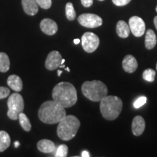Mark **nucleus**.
<instances>
[{
  "label": "nucleus",
  "instance_id": "nucleus-1",
  "mask_svg": "<svg viewBox=\"0 0 157 157\" xmlns=\"http://www.w3.org/2000/svg\"><path fill=\"white\" fill-rule=\"evenodd\" d=\"M52 96L53 101L65 109L73 106L77 102V92L69 82H62L56 84L52 90Z\"/></svg>",
  "mask_w": 157,
  "mask_h": 157
},
{
  "label": "nucleus",
  "instance_id": "nucleus-2",
  "mask_svg": "<svg viewBox=\"0 0 157 157\" xmlns=\"http://www.w3.org/2000/svg\"><path fill=\"white\" fill-rule=\"evenodd\" d=\"M66 116L65 108L55 101L43 103L38 111L39 119L48 124H58Z\"/></svg>",
  "mask_w": 157,
  "mask_h": 157
},
{
  "label": "nucleus",
  "instance_id": "nucleus-3",
  "mask_svg": "<svg viewBox=\"0 0 157 157\" xmlns=\"http://www.w3.org/2000/svg\"><path fill=\"white\" fill-rule=\"evenodd\" d=\"M123 107L121 98L114 95H106L101 101L100 109L105 119L113 121L119 117Z\"/></svg>",
  "mask_w": 157,
  "mask_h": 157
},
{
  "label": "nucleus",
  "instance_id": "nucleus-4",
  "mask_svg": "<svg viewBox=\"0 0 157 157\" xmlns=\"http://www.w3.org/2000/svg\"><path fill=\"white\" fill-rule=\"evenodd\" d=\"M79 127L80 121L77 117L73 115L66 116L58 123L57 135L61 140L68 141L76 136Z\"/></svg>",
  "mask_w": 157,
  "mask_h": 157
},
{
  "label": "nucleus",
  "instance_id": "nucleus-5",
  "mask_svg": "<svg viewBox=\"0 0 157 157\" xmlns=\"http://www.w3.org/2000/svg\"><path fill=\"white\" fill-rule=\"evenodd\" d=\"M82 92L87 99L93 102H101L108 95V88L99 80L87 81L82 86Z\"/></svg>",
  "mask_w": 157,
  "mask_h": 157
},
{
  "label": "nucleus",
  "instance_id": "nucleus-6",
  "mask_svg": "<svg viewBox=\"0 0 157 157\" xmlns=\"http://www.w3.org/2000/svg\"><path fill=\"white\" fill-rule=\"evenodd\" d=\"M7 116L12 120L18 119V116L24 109L23 98L20 94L15 93L11 94L7 101Z\"/></svg>",
  "mask_w": 157,
  "mask_h": 157
},
{
  "label": "nucleus",
  "instance_id": "nucleus-7",
  "mask_svg": "<svg viewBox=\"0 0 157 157\" xmlns=\"http://www.w3.org/2000/svg\"><path fill=\"white\" fill-rule=\"evenodd\" d=\"M100 44V39L93 32H86L82 36V45L85 52L92 53L97 50Z\"/></svg>",
  "mask_w": 157,
  "mask_h": 157
},
{
  "label": "nucleus",
  "instance_id": "nucleus-8",
  "mask_svg": "<svg viewBox=\"0 0 157 157\" xmlns=\"http://www.w3.org/2000/svg\"><path fill=\"white\" fill-rule=\"evenodd\" d=\"M78 21L82 26L86 28L94 29L101 26L103 24V20L98 15L92 13H84L78 17Z\"/></svg>",
  "mask_w": 157,
  "mask_h": 157
},
{
  "label": "nucleus",
  "instance_id": "nucleus-9",
  "mask_svg": "<svg viewBox=\"0 0 157 157\" xmlns=\"http://www.w3.org/2000/svg\"><path fill=\"white\" fill-rule=\"evenodd\" d=\"M129 26L132 34L136 37L142 36L146 31L145 22L138 16H132L129 18Z\"/></svg>",
  "mask_w": 157,
  "mask_h": 157
},
{
  "label": "nucleus",
  "instance_id": "nucleus-10",
  "mask_svg": "<svg viewBox=\"0 0 157 157\" xmlns=\"http://www.w3.org/2000/svg\"><path fill=\"white\" fill-rule=\"evenodd\" d=\"M62 56L58 51L54 50L50 52L45 61V67L48 70L53 71L60 67L61 65Z\"/></svg>",
  "mask_w": 157,
  "mask_h": 157
},
{
  "label": "nucleus",
  "instance_id": "nucleus-11",
  "mask_svg": "<svg viewBox=\"0 0 157 157\" xmlns=\"http://www.w3.org/2000/svg\"><path fill=\"white\" fill-rule=\"evenodd\" d=\"M40 29L45 34L52 36L58 31V27L53 20L50 18L43 19L40 23Z\"/></svg>",
  "mask_w": 157,
  "mask_h": 157
},
{
  "label": "nucleus",
  "instance_id": "nucleus-12",
  "mask_svg": "<svg viewBox=\"0 0 157 157\" xmlns=\"http://www.w3.org/2000/svg\"><path fill=\"white\" fill-rule=\"evenodd\" d=\"M146 128V122L141 116H136L132 120V131L135 136H140L143 133Z\"/></svg>",
  "mask_w": 157,
  "mask_h": 157
},
{
  "label": "nucleus",
  "instance_id": "nucleus-13",
  "mask_svg": "<svg viewBox=\"0 0 157 157\" xmlns=\"http://www.w3.org/2000/svg\"><path fill=\"white\" fill-rule=\"evenodd\" d=\"M137 61L136 58L132 55H127L124 57L122 61V67L123 69L127 73H133L137 70Z\"/></svg>",
  "mask_w": 157,
  "mask_h": 157
},
{
  "label": "nucleus",
  "instance_id": "nucleus-14",
  "mask_svg": "<svg viewBox=\"0 0 157 157\" xmlns=\"http://www.w3.org/2000/svg\"><path fill=\"white\" fill-rule=\"evenodd\" d=\"M23 10L27 15H35L38 13L39 5L36 0H22Z\"/></svg>",
  "mask_w": 157,
  "mask_h": 157
},
{
  "label": "nucleus",
  "instance_id": "nucleus-15",
  "mask_svg": "<svg viewBox=\"0 0 157 157\" xmlns=\"http://www.w3.org/2000/svg\"><path fill=\"white\" fill-rule=\"evenodd\" d=\"M37 148L41 152L45 154H50L56 150V145L55 143L48 139H42L39 140L37 143Z\"/></svg>",
  "mask_w": 157,
  "mask_h": 157
},
{
  "label": "nucleus",
  "instance_id": "nucleus-16",
  "mask_svg": "<svg viewBox=\"0 0 157 157\" xmlns=\"http://www.w3.org/2000/svg\"><path fill=\"white\" fill-rule=\"evenodd\" d=\"M7 84L12 90L16 92L21 91L23 89V82L17 75H10L7 78Z\"/></svg>",
  "mask_w": 157,
  "mask_h": 157
},
{
  "label": "nucleus",
  "instance_id": "nucleus-17",
  "mask_svg": "<svg viewBox=\"0 0 157 157\" xmlns=\"http://www.w3.org/2000/svg\"><path fill=\"white\" fill-rule=\"evenodd\" d=\"M116 30L118 36L123 39L127 38L131 32L129 25L124 21H119L117 23Z\"/></svg>",
  "mask_w": 157,
  "mask_h": 157
},
{
  "label": "nucleus",
  "instance_id": "nucleus-18",
  "mask_svg": "<svg viewBox=\"0 0 157 157\" xmlns=\"http://www.w3.org/2000/svg\"><path fill=\"white\" fill-rule=\"evenodd\" d=\"M157 43V38L156 34L151 29H148L146 33L145 38V46L148 50H151L156 46Z\"/></svg>",
  "mask_w": 157,
  "mask_h": 157
},
{
  "label": "nucleus",
  "instance_id": "nucleus-19",
  "mask_svg": "<svg viewBox=\"0 0 157 157\" xmlns=\"http://www.w3.org/2000/svg\"><path fill=\"white\" fill-rule=\"evenodd\" d=\"M10 145V137L5 131H0V152H3Z\"/></svg>",
  "mask_w": 157,
  "mask_h": 157
},
{
  "label": "nucleus",
  "instance_id": "nucleus-20",
  "mask_svg": "<svg viewBox=\"0 0 157 157\" xmlns=\"http://www.w3.org/2000/svg\"><path fill=\"white\" fill-rule=\"evenodd\" d=\"M10 62L9 57L5 52H0V71L5 73L10 69Z\"/></svg>",
  "mask_w": 157,
  "mask_h": 157
},
{
  "label": "nucleus",
  "instance_id": "nucleus-21",
  "mask_svg": "<svg viewBox=\"0 0 157 157\" xmlns=\"http://www.w3.org/2000/svg\"><path fill=\"white\" fill-rule=\"evenodd\" d=\"M18 119L20 124L22 127V128L26 132H29L31 129V124L27 116L25 113L21 112L18 116Z\"/></svg>",
  "mask_w": 157,
  "mask_h": 157
},
{
  "label": "nucleus",
  "instance_id": "nucleus-22",
  "mask_svg": "<svg viewBox=\"0 0 157 157\" xmlns=\"http://www.w3.org/2000/svg\"><path fill=\"white\" fill-rule=\"evenodd\" d=\"M66 15L68 21H74L76 18V11L71 2H68L66 5Z\"/></svg>",
  "mask_w": 157,
  "mask_h": 157
},
{
  "label": "nucleus",
  "instance_id": "nucleus-23",
  "mask_svg": "<svg viewBox=\"0 0 157 157\" xmlns=\"http://www.w3.org/2000/svg\"><path fill=\"white\" fill-rule=\"evenodd\" d=\"M155 76H156V72L151 68H148V69L145 70L143 73V78L146 81H148L149 82L154 81Z\"/></svg>",
  "mask_w": 157,
  "mask_h": 157
},
{
  "label": "nucleus",
  "instance_id": "nucleus-24",
  "mask_svg": "<svg viewBox=\"0 0 157 157\" xmlns=\"http://www.w3.org/2000/svg\"><path fill=\"white\" fill-rule=\"evenodd\" d=\"M68 146L65 144H62L58 146V149H57L56 155L55 156L56 157H66L67 156L68 154Z\"/></svg>",
  "mask_w": 157,
  "mask_h": 157
},
{
  "label": "nucleus",
  "instance_id": "nucleus-25",
  "mask_svg": "<svg viewBox=\"0 0 157 157\" xmlns=\"http://www.w3.org/2000/svg\"><path fill=\"white\" fill-rule=\"evenodd\" d=\"M36 3L42 9L48 10L52 6V0H36Z\"/></svg>",
  "mask_w": 157,
  "mask_h": 157
},
{
  "label": "nucleus",
  "instance_id": "nucleus-26",
  "mask_svg": "<svg viewBox=\"0 0 157 157\" xmlns=\"http://www.w3.org/2000/svg\"><path fill=\"white\" fill-rule=\"evenodd\" d=\"M147 101V98L145 96H142V97L139 98L138 99H137L134 103V107L135 109H139L141 106H143L144 104H146Z\"/></svg>",
  "mask_w": 157,
  "mask_h": 157
},
{
  "label": "nucleus",
  "instance_id": "nucleus-27",
  "mask_svg": "<svg viewBox=\"0 0 157 157\" xmlns=\"http://www.w3.org/2000/svg\"><path fill=\"white\" fill-rule=\"evenodd\" d=\"M10 93V90L9 88L5 87H0V99L6 98L7 96H9Z\"/></svg>",
  "mask_w": 157,
  "mask_h": 157
},
{
  "label": "nucleus",
  "instance_id": "nucleus-28",
  "mask_svg": "<svg viewBox=\"0 0 157 157\" xmlns=\"http://www.w3.org/2000/svg\"><path fill=\"white\" fill-rule=\"evenodd\" d=\"M130 1L131 0H112L113 3L115 5L119 6V7L127 5V4L130 2Z\"/></svg>",
  "mask_w": 157,
  "mask_h": 157
},
{
  "label": "nucleus",
  "instance_id": "nucleus-29",
  "mask_svg": "<svg viewBox=\"0 0 157 157\" xmlns=\"http://www.w3.org/2000/svg\"><path fill=\"white\" fill-rule=\"evenodd\" d=\"M81 2L84 7H90L93 5V0H81Z\"/></svg>",
  "mask_w": 157,
  "mask_h": 157
},
{
  "label": "nucleus",
  "instance_id": "nucleus-30",
  "mask_svg": "<svg viewBox=\"0 0 157 157\" xmlns=\"http://www.w3.org/2000/svg\"><path fill=\"white\" fill-rule=\"evenodd\" d=\"M82 157H89L90 156L89 152L87 151H84L82 153Z\"/></svg>",
  "mask_w": 157,
  "mask_h": 157
},
{
  "label": "nucleus",
  "instance_id": "nucleus-31",
  "mask_svg": "<svg viewBox=\"0 0 157 157\" xmlns=\"http://www.w3.org/2000/svg\"><path fill=\"white\" fill-rule=\"evenodd\" d=\"M81 42V40H80L79 39H75L74 40V44H79V42Z\"/></svg>",
  "mask_w": 157,
  "mask_h": 157
},
{
  "label": "nucleus",
  "instance_id": "nucleus-32",
  "mask_svg": "<svg viewBox=\"0 0 157 157\" xmlns=\"http://www.w3.org/2000/svg\"><path fill=\"white\" fill-rule=\"evenodd\" d=\"M154 25H155V27H156V30H157V16H156L154 17Z\"/></svg>",
  "mask_w": 157,
  "mask_h": 157
},
{
  "label": "nucleus",
  "instance_id": "nucleus-33",
  "mask_svg": "<svg viewBox=\"0 0 157 157\" xmlns=\"http://www.w3.org/2000/svg\"><path fill=\"white\" fill-rule=\"evenodd\" d=\"M14 145H15V148H17V147L20 146V143L17 142V141H16V142H15V144Z\"/></svg>",
  "mask_w": 157,
  "mask_h": 157
},
{
  "label": "nucleus",
  "instance_id": "nucleus-34",
  "mask_svg": "<svg viewBox=\"0 0 157 157\" xmlns=\"http://www.w3.org/2000/svg\"><path fill=\"white\" fill-rule=\"evenodd\" d=\"M62 73H63L62 71L58 70V76H60V75H61Z\"/></svg>",
  "mask_w": 157,
  "mask_h": 157
},
{
  "label": "nucleus",
  "instance_id": "nucleus-35",
  "mask_svg": "<svg viewBox=\"0 0 157 157\" xmlns=\"http://www.w3.org/2000/svg\"><path fill=\"white\" fill-rule=\"evenodd\" d=\"M64 63H65V59H62V60H61V65L64 64Z\"/></svg>",
  "mask_w": 157,
  "mask_h": 157
},
{
  "label": "nucleus",
  "instance_id": "nucleus-36",
  "mask_svg": "<svg viewBox=\"0 0 157 157\" xmlns=\"http://www.w3.org/2000/svg\"><path fill=\"white\" fill-rule=\"evenodd\" d=\"M156 11L157 12V6H156Z\"/></svg>",
  "mask_w": 157,
  "mask_h": 157
},
{
  "label": "nucleus",
  "instance_id": "nucleus-37",
  "mask_svg": "<svg viewBox=\"0 0 157 157\" xmlns=\"http://www.w3.org/2000/svg\"><path fill=\"white\" fill-rule=\"evenodd\" d=\"M99 1H101V2H103V1H104V0H99Z\"/></svg>",
  "mask_w": 157,
  "mask_h": 157
},
{
  "label": "nucleus",
  "instance_id": "nucleus-38",
  "mask_svg": "<svg viewBox=\"0 0 157 157\" xmlns=\"http://www.w3.org/2000/svg\"><path fill=\"white\" fill-rule=\"evenodd\" d=\"M156 69H157V63H156Z\"/></svg>",
  "mask_w": 157,
  "mask_h": 157
}]
</instances>
